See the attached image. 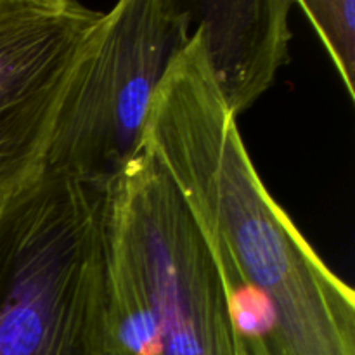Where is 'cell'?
<instances>
[{
    "label": "cell",
    "instance_id": "obj_1",
    "mask_svg": "<svg viewBox=\"0 0 355 355\" xmlns=\"http://www.w3.org/2000/svg\"><path fill=\"white\" fill-rule=\"evenodd\" d=\"M168 175L222 283L263 298L283 355H355V295L267 191L196 30L170 59L141 144Z\"/></svg>",
    "mask_w": 355,
    "mask_h": 355
},
{
    "label": "cell",
    "instance_id": "obj_2",
    "mask_svg": "<svg viewBox=\"0 0 355 355\" xmlns=\"http://www.w3.org/2000/svg\"><path fill=\"white\" fill-rule=\"evenodd\" d=\"M106 355H236L207 241L142 148L106 186Z\"/></svg>",
    "mask_w": 355,
    "mask_h": 355
},
{
    "label": "cell",
    "instance_id": "obj_3",
    "mask_svg": "<svg viewBox=\"0 0 355 355\" xmlns=\"http://www.w3.org/2000/svg\"><path fill=\"white\" fill-rule=\"evenodd\" d=\"M104 211L59 170L0 196V355H106Z\"/></svg>",
    "mask_w": 355,
    "mask_h": 355
},
{
    "label": "cell",
    "instance_id": "obj_4",
    "mask_svg": "<svg viewBox=\"0 0 355 355\" xmlns=\"http://www.w3.org/2000/svg\"><path fill=\"white\" fill-rule=\"evenodd\" d=\"M191 28L186 2L114 3L99 42L62 101L44 170H59L106 189L137 153L156 87L191 37Z\"/></svg>",
    "mask_w": 355,
    "mask_h": 355
},
{
    "label": "cell",
    "instance_id": "obj_5",
    "mask_svg": "<svg viewBox=\"0 0 355 355\" xmlns=\"http://www.w3.org/2000/svg\"><path fill=\"white\" fill-rule=\"evenodd\" d=\"M106 19L75 0H0V196L44 172L62 101Z\"/></svg>",
    "mask_w": 355,
    "mask_h": 355
},
{
    "label": "cell",
    "instance_id": "obj_6",
    "mask_svg": "<svg viewBox=\"0 0 355 355\" xmlns=\"http://www.w3.org/2000/svg\"><path fill=\"white\" fill-rule=\"evenodd\" d=\"M187 3L193 30L232 116L248 111L288 62L291 0H215Z\"/></svg>",
    "mask_w": 355,
    "mask_h": 355
},
{
    "label": "cell",
    "instance_id": "obj_7",
    "mask_svg": "<svg viewBox=\"0 0 355 355\" xmlns=\"http://www.w3.org/2000/svg\"><path fill=\"white\" fill-rule=\"evenodd\" d=\"M333 64L338 69L350 99L355 97V2L354 0H300Z\"/></svg>",
    "mask_w": 355,
    "mask_h": 355
}]
</instances>
